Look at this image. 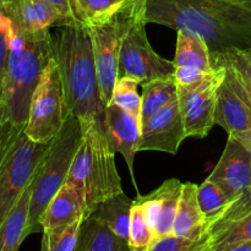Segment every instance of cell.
Returning <instances> with one entry per match:
<instances>
[{"label":"cell","instance_id":"obj_1","mask_svg":"<svg viewBox=\"0 0 251 251\" xmlns=\"http://www.w3.org/2000/svg\"><path fill=\"white\" fill-rule=\"evenodd\" d=\"M146 21L201 37L212 59L251 48V0H147Z\"/></svg>","mask_w":251,"mask_h":251},{"label":"cell","instance_id":"obj_2","mask_svg":"<svg viewBox=\"0 0 251 251\" xmlns=\"http://www.w3.org/2000/svg\"><path fill=\"white\" fill-rule=\"evenodd\" d=\"M54 59L58 64L69 117L81 125L105 127V107L100 96L90 29L81 22L59 27L53 36Z\"/></svg>","mask_w":251,"mask_h":251},{"label":"cell","instance_id":"obj_3","mask_svg":"<svg viewBox=\"0 0 251 251\" xmlns=\"http://www.w3.org/2000/svg\"><path fill=\"white\" fill-rule=\"evenodd\" d=\"M53 56V36L49 31L14 32L1 98L5 118L15 126L25 127L26 125L32 96L44 68Z\"/></svg>","mask_w":251,"mask_h":251},{"label":"cell","instance_id":"obj_4","mask_svg":"<svg viewBox=\"0 0 251 251\" xmlns=\"http://www.w3.org/2000/svg\"><path fill=\"white\" fill-rule=\"evenodd\" d=\"M82 139L80 120L75 117H69L60 132L51 140L32 185L27 235L38 232L41 218L47 206L66 184L71 163Z\"/></svg>","mask_w":251,"mask_h":251},{"label":"cell","instance_id":"obj_5","mask_svg":"<svg viewBox=\"0 0 251 251\" xmlns=\"http://www.w3.org/2000/svg\"><path fill=\"white\" fill-rule=\"evenodd\" d=\"M147 0L125 2V29L122 38L119 77L126 76L141 83L174 75L176 66L153 50L146 34Z\"/></svg>","mask_w":251,"mask_h":251},{"label":"cell","instance_id":"obj_6","mask_svg":"<svg viewBox=\"0 0 251 251\" xmlns=\"http://www.w3.org/2000/svg\"><path fill=\"white\" fill-rule=\"evenodd\" d=\"M68 118L60 73L53 56L32 96L24 132L36 142H49L60 132Z\"/></svg>","mask_w":251,"mask_h":251},{"label":"cell","instance_id":"obj_7","mask_svg":"<svg viewBox=\"0 0 251 251\" xmlns=\"http://www.w3.org/2000/svg\"><path fill=\"white\" fill-rule=\"evenodd\" d=\"M51 141L36 142L22 130L0 166V225L34 180Z\"/></svg>","mask_w":251,"mask_h":251},{"label":"cell","instance_id":"obj_8","mask_svg":"<svg viewBox=\"0 0 251 251\" xmlns=\"http://www.w3.org/2000/svg\"><path fill=\"white\" fill-rule=\"evenodd\" d=\"M222 64L223 76L217 87L215 124L251 151V98L229 61L225 56L212 59Z\"/></svg>","mask_w":251,"mask_h":251},{"label":"cell","instance_id":"obj_9","mask_svg":"<svg viewBox=\"0 0 251 251\" xmlns=\"http://www.w3.org/2000/svg\"><path fill=\"white\" fill-rule=\"evenodd\" d=\"M91 144V166L85 185L87 217L105 199L122 193V180L115 166V153L108 142L105 127L98 124L81 125Z\"/></svg>","mask_w":251,"mask_h":251},{"label":"cell","instance_id":"obj_10","mask_svg":"<svg viewBox=\"0 0 251 251\" xmlns=\"http://www.w3.org/2000/svg\"><path fill=\"white\" fill-rule=\"evenodd\" d=\"M125 4L112 17L87 26L92 37L93 55L100 96L105 105L112 100L113 90L119 78L122 38L125 29Z\"/></svg>","mask_w":251,"mask_h":251},{"label":"cell","instance_id":"obj_11","mask_svg":"<svg viewBox=\"0 0 251 251\" xmlns=\"http://www.w3.org/2000/svg\"><path fill=\"white\" fill-rule=\"evenodd\" d=\"M215 71L199 82L178 86V100L185 125L186 137L203 139L215 125L217 87L223 76L222 64H215Z\"/></svg>","mask_w":251,"mask_h":251},{"label":"cell","instance_id":"obj_12","mask_svg":"<svg viewBox=\"0 0 251 251\" xmlns=\"http://www.w3.org/2000/svg\"><path fill=\"white\" fill-rule=\"evenodd\" d=\"M186 139L179 100H176L141 124L137 151H162L176 154Z\"/></svg>","mask_w":251,"mask_h":251},{"label":"cell","instance_id":"obj_13","mask_svg":"<svg viewBox=\"0 0 251 251\" xmlns=\"http://www.w3.org/2000/svg\"><path fill=\"white\" fill-rule=\"evenodd\" d=\"M210 180L217 184L229 198L237 199L251 189V151L229 136L220 161L211 172Z\"/></svg>","mask_w":251,"mask_h":251},{"label":"cell","instance_id":"obj_14","mask_svg":"<svg viewBox=\"0 0 251 251\" xmlns=\"http://www.w3.org/2000/svg\"><path fill=\"white\" fill-rule=\"evenodd\" d=\"M174 56V78L178 86L199 82L215 71L211 51L201 37L179 31Z\"/></svg>","mask_w":251,"mask_h":251},{"label":"cell","instance_id":"obj_15","mask_svg":"<svg viewBox=\"0 0 251 251\" xmlns=\"http://www.w3.org/2000/svg\"><path fill=\"white\" fill-rule=\"evenodd\" d=\"M105 134L114 153L124 157L130 176L137 190L134 174V159L141 137V122L126 110L115 104L105 107ZM139 193V190H137Z\"/></svg>","mask_w":251,"mask_h":251},{"label":"cell","instance_id":"obj_16","mask_svg":"<svg viewBox=\"0 0 251 251\" xmlns=\"http://www.w3.org/2000/svg\"><path fill=\"white\" fill-rule=\"evenodd\" d=\"M0 9L17 33H37L69 24L63 15L42 0H7Z\"/></svg>","mask_w":251,"mask_h":251},{"label":"cell","instance_id":"obj_17","mask_svg":"<svg viewBox=\"0 0 251 251\" xmlns=\"http://www.w3.org/2000/svg\"><path fill=\"white\" fill-rule=\"evenodd\" d=\"M82 217H87L85 190L66 183L55 194L41 218L42 230L64 227Z\"/></svg>","mask_w":251,"mask_h":251},{"label":"cell","instance_id":"obj_18","mask_svg":"<svg viewBox=\"0 0 251 251\" xmlns=\"http://www.w3.org/2000/svg\"><path fill=\"white\" fill-rule=\"evenodd\" d=\"M172 234L186 239H200L208 234L207 218L199 205L195 184H183Z\"/></svg>","mask_w":251,"mask_h":251},{"label":"cell","instance_id":"obj_19","mask_svg":"<svg viewBox=\"0 0 251 251\" xmlns=\"http://www.w3.org/2000/svg\"><path fill=\"white\" fill-rule=\"evenodd\" d=\"M132 205L134 201L122 191L98 203L90 216L102 222L114 234L127 242Z\"/></svg>","mask_w":251,"mask_h":251},{"label":"cell","instance_id":"obj_20","mask_svg":"<svg viewBox=\"0 0 251 251\" xmlns=\"http://www.w3.org/2000/svg\"><path fill=\"white\" fill-rule=\"evenodd\" d=\"M32 185L33 181L0 225V251H17L21 243L28 237L27 226Z\"/></svg>","mask_w":251,"mask_h":251},{"label":"cell","instance_id":"obj_21","mask_svg":"<svg viewBox=\"0 0 251 251\" xmlns=\"http://www.w3.org/2000/svg\"><path fill=\"white\" fill-rule=\"evenodd\" d=\"M122 239L98 220L88 216L83 220L75 251H129Z\"/></svg>","mask_w":251,"mask_h":251},{"label":"cell","instance_id":"obj_22","mask_svg":"<svg viewBox=\"0 0 251 251\" xmlns=\"http://www.w3.org/2000/svg\"><path fill=\"white\" fill-rule=\"evenodd\" d=\"M141 124L178 100V83L174 76L159 77L142 83Z\"/></svg>","mask_w":251,"mask_h":251},{"label":"cell","instance_id":"obj_23","mask_svg":"<svg viewBox=\"0 0 251 251\" xmlns=\"http://www.w3.org/2000/svg\"><path fill=\"white\" fill-rule=\"evenodd\" d=\"M183 183L178 179H168L164 181L157 191L161 199V210H159L158 222L156 228L157 238L172 235L173 223L176 220V211H178L179 200H180Z\"/></svg>","mask_w":251,"mask_h":251},{"label":"cell","instance_id":"obj_24","mask_svg":"<svg viewBox=\"0 0 251 251\" xmlns=\"http://www.w3.org/2000/svg\"><path fill=\"white\" fill-rule=\"evenodd\" d=\"M127 0H71L74 14L85 26L100 24L112 17Z\"/></svg>","mask_w":251,"mask_h":251},{"label":"cell","instance_id":"obj_25","mask_svg":"<svg viewBox=\"0 0 251 251\" xmlns=\"http://www.w3.org/2000/svg\"><path fill=\"white\" fill-rule=\"evenodd\" d=\"M210 251H221L237 243L251 239V211L232 221L210 235Z\"/></svg>","mask_w":251,"mask_h":251},{"label":"cell","instance_id":"obj_26","mask_svg":"<svg viewBox=\"0 0 251 251\" xmlns=\"http://www.w3.org/2000/svg\"><path fill=\"white\" fill-rule=\"evenodd\" d=\"M234 200L235 199L229 198L221 186L208 178L198 186L199 205L207 221L221 215Z\"/></svg>","mask_w":251,"mask_h":251},{"label":"cell","instance_id":"obj_27","mask_svg":"<svg viewBox=\"0 0 251 251\" xmlns=\"http://www.w3.org/2000/svg\"><path fill=\"white\" fill-rule=\"evenodd\" d=\"M140 83V81L126 76L118 78L109 104L118 105L141 122L142 97L137 92V86Z\"/></svg>","mask_w":251,"mask_h":251},{"label":"cell","instance_id":"obj_28","mask_svg":"<svg viewBox=\"0 0 251 251\" xmlns=\"http://www.w3.org/2000/svg\"><path fill=\"white\" fill-rule=\"evenodd\" d=\"M154 239L156 238L147 223L141 203L134 200L131 217H130L129 239H127L129 249L131 251H147Z\"/></svg>","mask_w":251,"mask_h":251},{"label":"cell","instance_id":"obj_29","mask_svg":"<svg viewBox=\"0 0 251 251\" xmlns=\"http://www.w3.org/2000/svg\"><path fill=\"white\" fill-rule=\"evenodd\" d=\"M86 217L80 218L75 222L64 227L55 228L51 230H44L43 240L49 251H75L80 235L81 226Z\"/></svg>","mask_w":251,"mask_h":251},{"label":"cell","instance_id":"obj_30","mask_svg":"<svg viewBox=\"0 0 251 251\" xmlns=\"http://www.w3.org/2000/svg\"><path fill=\"white\" fill-rule=\"evenodd\" d=\"M210 233L200 239H186L176 235L157 238L147 251H210Z\"/></svg>","mask_w":251,"mask_h":251},{"label":"cell","instance_id":"obj_31","mask_svg":"<svg viewBox=\"0 0 251 251\" xmlns=\"http://www.w3.org/2000/svg\"><path fill=\"white\" fill-rule=\"evenodd\" d=\"M91 166V144L85 136L82 142L76 152L74 161L71 163L70 172H69L68 180L66 183L70 185L76 186L78 189L85 190L86 180L88 176V171Z\"/></svg>","mask_w":251,"mask_h":251},{"label":"cell","instance_id":"obj_32","mask_svg":"<svg viewBox=\"0 0 251 251\" xmlns=\"http://www.w3.org/2000/svg\"><path fill=\"white\" fill-rule=\"evenodd\" d=\"M221 56H225L234 68L251 98V48L234 50L227 55Z\"/></svg>","mask_w":251,"mask_h":251},{"label":"cell","instance_id":"obj_33","mask_svg":"<svg viewBox=\"0 0 251 251\" xmlns=\"http://www.w3.org/2000/svg\"><path fill=\"white\" fill-rule=\"evenodd\" d=\"M12 36H14V28L11 22L2 11L0 16V75H5L10 49H11Z\"/></svg>","mask_w":251,"mask_h":251},{"label":"cell","instance_id":"obj_34","mask_svg":"<svg viewBox=\"0 0 251 251\" xmlns=\"http://www.w3.org/2000/svg\"><path fill=\"white\" fill-rule=\"evenodd\" d=\"M24 129L25 127L15 126L9 122L0 129V166H1V162L6 154L7 150L10 149L12 142L15 141V139L19 136V134Z\"/></svg>","mask_w":251,"mask_h":251},{"label":"cell","instance_id":"obj_35","mask_svg":"<svg viewBox=\"0 0 251 251\" xmlns=\"http://www.w3.org/2000/svg\"><path fill=\"white\" fill-rule=\"evenodd\" d=\"M42 1L48 4L49 6L53 7L54 10H56L59 14L63 15L69 24H76V22H78L75 14H74L71 0H42Z\"/></svg>","mask_w":251,"mask_h":251},{"label":"cell","instance_id":"obj_36","mask_svg":"<svg viewBox=\"0 0 251 251\" xmlns=\"http://www.w3.org/2000/svg\"><path fill=\"white\" fill-rule=\"evenodd\" d=\"M221 251H251V239L230 245V247L225 248V249Z\"/></svg>","mask_w":251,"mask_h":251},{"label":"cell","instance_id":"obj_37","mask_svg":"<svg viewBox=\"0 0 251 251\" xmlns=\"http://www.w3.org/2000/svg\"><path fill=\"white\" fill-rule=\"evenodd\" d=\"M7 123L6 118H5V110H4V103H2V98L0 97V129L4 126Z\"/></svg>","mask_w":251,"mask_h":251},{"label":"cell","instance_id":"obj_38","mask_svg":"<svg viewBox=\"0 0 251 251\" xmlns=\"http://www.w3.org/2000/svg\"><path fill=\"white\" fill-rule=\"evenodd\" d=\"M2 90H4V75H0V97L2 96Z\"/></svg>","mask_w":251,"mask_h":251},{"label":"cell","instance_id":"obj_39","mask_svg":"<svg viewBox=\"0 0 251 251\" xmlns=\"http://www.w3.org/2000/svg\"><path fill=\"white\" fill-rule=\"evenodd\" d=\"M6 1L7 0H0V7H2V5H4Z\"/></svg>","mask_w":251,"mask_h":251},{"label":"cell","instance_id":"obj_40","mask_svg":"<svg viewBox=\"0 0 251 251\" xmlns=\"http://www.w3.org/2000/svg\"><path fill=\"white\" fill-rule=\"evenodd\" d=\"M1 14H2V10L0 9V16H1Z\"/></svg>","mask_w":251,"mask_h":251},{"label":"cell","instance_id":"obj_41","mask_svg":"<svg viewBox=\"0 0 251 251\" xmlns=\"http://www.w3.org/2000/svg\"><path fill=\"white\" fill-rule=\"evenodd\" d=\"M129 251H131V250H129Z\"/></svg>","mask_w":251,"mask_h":251}]
</instances>
